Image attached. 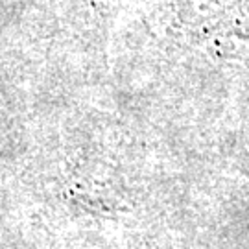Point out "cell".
Listing matches in <instances>:
<instances>
[{"mask_svg":"<svg viewBox=\"0 0 249 249\" xmlns=\"http://www.w3.org/2000/svg\"><path fill=\"white\" fill-rule=\"evenodd\" d=\"M240 164H242V170H244V172L249 176V153H248V151H244V153H242Z\"/></svg>","mask_w":249,"mask_h":249,"instance_id":"1","label":"cell"}]
</instances>
